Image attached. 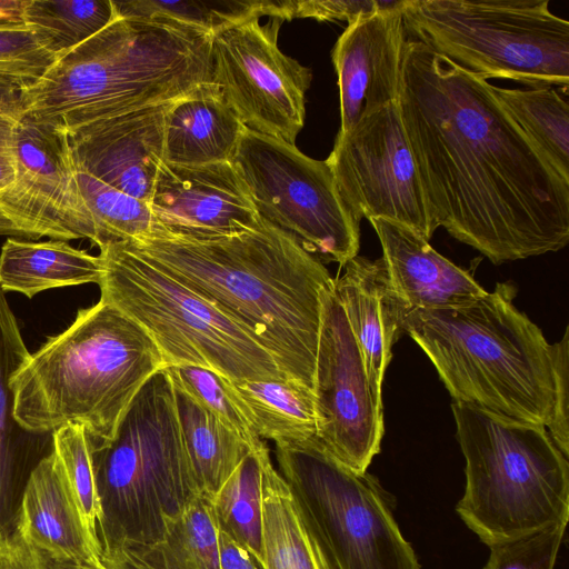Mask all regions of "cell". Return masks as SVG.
Instances as JSON below:
<instances>
[{
	"instance_id": "1",
	"label": "cell",
	"mask_w": 569,
	"mask_h": 569,
	"mask_svg": "<svg viewBox=\"0 0 569 569\" xmlns=\"http://www.w3.org/2000/svg\"><path fill=\"white\" fill-rule=\"evenodd\" d=\"M398 106L438 228L495 264L567 246L569 181L493 84L408 37Z\"/></svg>"
},
{
	"instance_id": "2",
	"label": "cell",
	"mask_w": 569,
	"mask_h": 569,
	"mask_svg": "<svg viewBox=\"0 0 569 569\" xmlns=\"http://www.w3.org/2000/svg\"><path fill=\"white\" fill-rule=\"evenodd\" d=\"M126 243L218 305L288 380L313 391L322 295L333 278L295 236L260 217L229 236L190 237L154 226Z\"/></svg>"
},
{
	"instance_id": "3",
	"label": "cell",
	"mask_w": 569,
	"mask_h": 569,
	"mask_svg": "<svg viewBox=\"0 0 569 569\" xmlns=\"http://www.w3.org/2000/svg\"><path fill=\"white\" fill-rule=\"evenodd\" d=\"M210 81L209 32L163 18L117 16L21 90L19 116L69 133L178 100Z\"/></svg>"
},
{
	"instance_id": "4",
	"label": "cell",
	"mask_w": 569,
	"mask_h": 569,
	"mask_svg": "<svg viewBox=\"0 0 569 569\" xmlns=\"http://www.w3.org/2000/svg\"><path fill=\"white\" fill-rule=\"evenodd\" d=\"M167 363L151 336L99 300L30 353L13 373V415L33 433L82 426L91 448L110 441L142 386Z\"/></svg>"
},
{
	"instance_id": "5",
	"label": "cell",
	"mask_w": 569,
	"mask_h": 569,
	"mask_svg": "<svg viewBox=\"0 0 569 569\" xmlns=\"http://www.w3.org/2000/svg\"><path fill=\"white\" fill-rule=\"evenodd\" d=\"M499 282L479 300L451 309L401 305L400 330L435 366L455 402L547 427L555 386L551 345Z\"/></svg>"
},
{
	"instance_id": "6",
	"label": "cell",
	"mask_w": 569,
	"mask_h": 569,
	"mask_svg": "<svg viewBox=\"0 0 569 569\" xmlns=\"http://www.w3.org/2000/svg\"><path fill=\"white\" fill-rule=\"evenodd\" d=\"M91 453L101 561L161 539L201 495L166 369L142 386L113 438Z\"/></svg>"
},
{
	"instance_id": "7",
	"label": "cell",
	"mask_w": 569,
	"mask_h": 569,
	"mask_svg": "<svg viewBox=\"0 0 569 569\" xmlns=\"http://www.w3.org/2000/svg\"><path fill=\"white\" fill-rule=\"evenodd\" d=\"M451 410L466 460L456 511L486 546L568 525V459L546 427L455 401Z\"/></svg>"
},
{
	"instance_id": "8",
	"label": "cell",
	"mask_w": 569,
	"mask_h": 569,
	"mask_svg": "<svg viewBox=\"0 0 569 569\" xmlns=\"http://www.w3.org/2000/svg\"><path fill=\"white\" fill-rule=\"evenodd\" d=\"M99 249L100 299L151 336L167 367L196 366L232 382L288 380L272 356L213 301L126 242Z\"/></svg>"
},
{
	"instance_id": "9",
	"label": "cell",
	"mask_w": 569,
	"mask_h": 569,
	"mask_svg": "<svg viewBox=\"0 0 569 569\" xmlns=\"http://www.w3.org/2000/svg\"><path fill=\"white\" fill-rule=\"evenodd\" d=\"M417 40L483 80L529 88L569 86V21L549 0H405Z\"/></svg>"
},
{
	"instance_id": "10",
	"label": "cell",
	"mask_w": 569,
	"mask_h": 569,
	"mask_svg": "<svg viewBox=\"0 0 569 569\" xmlns=\"http://www.w3.org/2000/svg\"><path fill=\"white\" fill-rule=\"evenodd\" d=\"M274 445L278 471L329 569H420L375 476L343 466L317 438Z\"/></svg>"
},
{
	"instance_id": "11",
	"label": "cell",
	"mask_w": 569,
	"mask_h": 569,
	"mask_svg": "<svg viewBox=\"0 0 569 569\" xmlns=\"http://www.w3.org/2000/svg\"><path fill=\"white\" fill-rule=\"evenodd\" d=\"M260 217L295 236L322 263L341 267L360 248V220L327 160L246 128L231 159Z\"/></svg>"
},
{
	"instance_id": "12",
	"label": "cell",
	"mask_w": 569,
	"mask_h": 569,
	"mask_svg": "<svg viewBox=\"0 0 569 569\" xmlns=\"http://www.w3.org/2000/svg\"><path fill=\"white\" fill-rule=\"evenodd\" d=\"M282 21L254 17L211 34L212 81L246 128L295 144L312 74L279 49Z\"/></svg>"
},
{
	"instance_id": "13",
	"label": "cell",
	"mask_w": 569,
	"mask_h": 569,
	"mask_svg": "<svg viewBox=\"0 0 569 569\" xmlns=\"http://www.w3.org/2000/svg\"><path fill=\"white\" fill-rule=\"evenodd\" d=\"M338 190L361 221L403 224L429 241L438 226L427 202L398 101L337 133L326 159Z\"/></svg>"
},
{
	"instance_id": "14",
	"label": "cell",
	"mask_w": 569,
	"mask_h": 569,
	"mask_svg": "<svg viewBox=\"0 0 569 569\" xmlns=\"http://www.w3.org/2000/svg\"><path fill=\"white\" fill-rule=\"evenodd\" d=\"M313 393L318 441L343 466L366 472L383 437L382 398L333 288L322 295Z\"/></svg>"
},
{
	"instance_id": "15",
	"label": "cell",
	"mask_w": 569,
	"mask_h": 569,
	"mask_svg": "<svg viewBox=\"0 0 569 569\" xmlns=\"http://www.w3.org/2000/svg\"><path fill=\"white\" fill-rule=\"evenodd\" d=\"M13 139L17 174L13 184L0 193V234L92 242L67 134L19 116Z\"/></svg>"
},
{
	"instance_id": "16",
	"label": "cell",
	"mask_w": 569,
	"mask_h": 569,
	"mask_svg": "<svg viewBox=\"0 0 569 569\" xmlns=\"http://www.w3.org/2000/svg\"><path fill=\"white\" fill-rule=\"evenodd\" d=\"M149 206L154 226L190 237L242 232L260 219L249 189L231 161L200 166L163 161Z\"/></svg>"
},
{
	"instance_id": "17",
	"label": "cell",
	"mask_w": 569,
	"mask_h": 569,
	"mask_svg": "<svg viewBox=\"0 0 569 569\" xmlns=\"http://www.w3.org/2000/svg\"><path fill=\"white\" fill-rule=\"evenodd\" d=\"M401 4L360 16L331 51L340 100V129L347 132L375 111L399 100L408 34Z\"/></svg>"
},
{
	"instance_id": "18",
	"label": "cell",
	"mask_w": 569,
	"mask_h": 569,
	"mask_svg": "<svg viewBox=\"0 0 569 569\" xmlns=\"http://www.w3.org/2000/svg\"><path fill=\"white\" fill-rule=\"evenodd\" d=\"M173 101L101 119L66 133L76 167L149 203L164 161L166 117Z\"/></svg>"
},
{
	"instance_id": "19",
	"label": "cell",
	"mask_w": 569,
	"mask_h": 569,
	"mask_svg": "<svg viewBox=\"0 0 569 569\" xmlns=\"http://www.w3.org/2000/svg\"><path fill=\"white\" fill-rule=\"evenodd\" d=\"M369 222L382 248L390 287L405 308H458L488 292L469 272L437 252L412 229L385 219Z\"/></svg>"
},
{
	"instance_id": "20",
	"label": "cell",
	"mask_w": 569,
	"mask_h": 569,
	"mask_svg": "<svg viewBox=\"0 0 569 569\" xmlns=\"http://www.w3.org/2000/svg\"><path fill=\"white\" fill-rule=\"evenodd\" d=\"M48 561H101L61 465L51 450L31 471L22 492L17 529Z\"/></svg>"
},
{
	"instance_id": "21",
	"label": "cell",
	"mask_w": 569,
	"mask_h": 569,
	"mask_svg": "<svg viewBox=\"0 0 569 569\" xmlns=\"http://www.w3.org/2000/svg\"><path fill=\"white\" fill-rule=\"evenodd\" d=\"M29 355L6 292L0 287V538L16 531L28 478L52 450V433L30 432L13 415L10 380Z\"/></svg>"
},
{
	"instance_id": "22",
	"label": "cell",
	"mask_w": 569,
	"mask_h": 569,
	"mask_svg": "<svg viewBox=\"0 0 569 569\" xmlns=\"http://www.w3.org/2000/svg\"><path fill=\"white\" fill-rule=\"evenodd\" d=\"M342 268L343 273L333 278L335 293L360 349L372 389L382 398L392 346L401 333V303L390 287L382 257L371 260L357 254Z\"/></svg>"
},
{
	"instance_id": "23",
	"label": "cell",
	"mask_w": 569,
	"mask_h": 569,
	"mask_svg": "<svg viewBox=\"0 0 569 569\" xmlns=\"http://www.w3.org/2000/svg\"><path fill=\"white\" fill-rule=\"evenodd\" d=\"M244 129L220 88L204 82L171 103L164 161L182 166L231 161Z\"/></svg>"
},
{
	"instance_id": "24",
	"label": "cell",
	"mask_w": 569,
	"mask_h": 569,
	"mask_svg": "<svg viewBox=\"0 0 569 569\" xmlns=\"http://www.w3.org/2000/svg\"><path fill=\"white\" fill-rule=\"evenodd\" d=\"M99 256L63 240L30 241L8 238L0 251V287L32 298L49 289L98 283Z\"/></svg>"
},
{
	"instance_id": "25",
	"label": "cell",
	"mask_w": 569,
	"mask_h": 569,
	"mask_svg": "<svg viewBox=\"0 0 569 569\" xmlns=\"http://www.w3.org/2000/svg\"><path fill=\"white\" fill-rule=\"evenodd\" d=\"M101 562L110 569H221L211 500L200 495L161 539L126 548Z\"/></svg>"
},
{
	"instance_id": "26",
	"label": "cell",
	"mask_w": 569,
	"mask_h": 569,
	"mask_svg": "<svg viewBox=\"0 0 569 569\" xmlns=\"http://www.w3.org/2000/svg\"><path fill=\"white\" fill-rule=\"evenodd\" d=\"M263 569H329L290 487L271 461L262 458Z\"/></svg>"
},
{
	"instance_id": "27",
	"label": "cell",
	"mask_w": 569,
	"mask_h": 569,
	"mask_svg": "<svg viewBox=\"0 0 569 569\" xmlns=\"http://www.w3.org/2000/svg\"><path fill=\"white\" fill-rule=\"evenodd\" d=\"M180 428L202 496L211 499L253 449L233 430L176 387Z\"/></svg>"
},
{
	"instance_id": "28",
	"label": "cell",
	"mask_w": 569,
	"mask_h": 569,
	"mask_svg": "<svg viewBox=\"0 0 569 569\" xmlns=\"http://www.w3.org/2000/svg\"><path fill=\"white\" fill-rule=\"evenodd\" d=\"M232 383L260 439L284 443L317 438L318 418L312 390L291 380Z\"/></svg>"
},
{
	"instance_id": "29",
	"label": "cell",
	"mask_w": 569,
	"mask_h": 569,
	"mask_svg": "<svg viewBox=\"0 0 569 569\" xmlns=\"http://www.w3.org/2000/svg\"><path fill=\"white\" fill-rule=\"evenodd\" d=\"M493 91L510 117L550 166L569 181V106L561 93L549 88Z\"/></svg>"
},
{
	"instance_id": "30",
	"label": "cell",
	"mask_w": 569,
	"mask_h": 569,
	"mask_svg": "<svg viewBox=\"0 0 569 569\" xmlns=\"http://www.w3.org/2000/svg\"><path fill=\"white\" fill-rule=\"evenodd\" d=\"M264 443L252 450L210 499L219 528L244 547L263 569L262 458Z\"/></svg>"
},
{
	"instance_id": "31",
	"label": "cell",
	"mask_w": 569,
	"mask_h": 569,
	"mask_svg": "<svg viewBox=\"0 0 569 569\" xmlns=\"http://www.w3.org/2000/svg\"><path fill=\"white\" fill-rule=\"evenodd\" d=\"M112 4L118 17L163 18L210 34L254 17L290 20V0H112Z\"/></svg>"
},
{
	"instance_id": "32",
	"label": "cell",
	"mask_w": 569,
	"mask_h": 569,
	"mask_svg": "<svg viewBox=\"0 0 569 569\" xmlns=\"http://www.w3.org/2000/svg\"><path fill=\"white\" fill-rule=\"evenodd\" d=\"M117 17L112 0H27L23 22L56 59Z\"/></svg>"
},
{
	"instance_id": "33",
	"label": "cell",
	"mask_w": 569,
	"mask_h": 569,
	"mask_svg": "<svg viewBox=\"0 0 569 569\" xmlns=\"http://www.w3.org/2000/svg\"><path fill=\"white\" fill-rule=\"evenodd\" d=\"M77 168V167H76ZM77 181L99 248L149 234L154 224L148 202L133 198L77 168Z\"/></svg>"
},
{
	"instance_id": "34",
	"label": "cell",
	"mask_w": 569,
	"mask_h": 569,
	"mask_svg": "<svg viewBox=\"0 0 569 569\" xmlns=\"http://www.w3.org/2000/svg\"><path fill=\"white\" fill-rule=\"evenodd\" d=\"M166 370L176 387L239 435L251 449H259L266 443L257 435L232 381L196 366H169Z\"/></svg>"
},
{
	"instance_id": "35",
	"label": "cell",
	"mask_w": 569,
	"mask_h": 569,
	"mask_svg": "<svg viewBox=\"0 0 569 569\" xmlns=\"http://www.w3.org/2000/svg\"><path fill=\"white\" fill-rule=\"evenodd\" d=\"M52 451L56 453L74 495L86 527L99 546L97 526L100 518V505L91 445L84 428L79 425H68L57 429L52 432Z\"/></svg>"
},
{
	"instance_id": "36",
	"label": "cell",
	"mask_w": 569,
	"mask_h": 569,
	"mask_svg": "<svg viewBox=\"0 0 569 569\" xmlns=\"http://www.w3.org/2000/svg\"><path fill=\"white\" fill-rule=\"evenodd\" d=\"M54 61L24 22H0V80L22 90L37 82Z\"/></svg>"
},
{
	"instance_id": "37",
	"label": "cell",
	"mask_w": 569,
	"mask_h": 569,
	"mask_svg": "<svg viewBox=\"0 0 569 569\" xmlns=\"http://www.w3.org/2000/svg\"><path fill=\"white\" fill-rule=\"evenodd\" d=\"M566 528L558 525L515 541L491 546L482 569H555Z\"/></svg>"
},
{
	"instance_id": "38",
	"label": "cell",
	"mask_w": 569,
	"mask_h": 569,
	"mask_svg": "<svg viewBox=\"0 0 569 569\" xmlns=\"http://www.w3.org/2000/svg\"><path fill=\"white\" fill-rule=\"evenodd\" d=\"M555 386L550 421L546 427L551 440L562 455L569 456V328L560 341L551 345Z\"/></svg>"
},
{
	"instance_id": "39",
	"label": "cell",
	"mask_w": 569,
	"mask_h": 569,
	"mask_svg": "<svg viewBox=\"0 0 569 569\" xmlns=\"http://www.w3.org/2000/svg\"><path fill=\"white\" fill-rule=\"evenodd\" d=\"M402 0H291V19L353 22L360 16L400 6Z\"/></svg>"
},
{
	"instance_id": "40",
	"label": "cell",
	"mask_w": 569,
	"mask_h": 569,
	"mask_svg": "<svg viewBox=\"0 0 569 569\" xmlns=\"http://www.w3.org/2000/svg\"><path fill=\"white\" fill-rule=\"evenodd\" d=\"M0 569H49L46 557L18 530L0 538Z\"/></svg>"
},
{
	"instance_id": "41",
	"label": "cell",
	"mask_w": 569,
	"mask_h": 569,
	"mask_svg": "<svg viewBox=\"0 0 569 569\" xmlns=\"http://www.w3.org/2000/svg\"><path fill=\"white\" fill-rule=\"evenodd\" d=\"M18 117L0 114V193L9 189L16 180L13 124Z\"/></svg>"
},
{
	"instance_id": "42",
	"label": "cell",
	"mask_w": 569,
	"mask_h": 569,
	"mask_svg": "<svg viewBox=\"0 0 569 569\" xmlns=\"http://www.w3.org/2000/svg\"><path fill=\"white\" fill-rule=\"evenodd\" d=\"M219 555L221 569H261L252 555L220 528Z\"/></svg>"
},
{
	"instance_id": "43",
	"label": "cell",
	"mask_w": 569,
	"mask_h": 569,
	"mask_svg": "<svg viewBox=\"0 0 569 569\" xmlns=\"http://www.w3.org/2000/svg\"><path fill=\"white\" fill-rule=\"evenodd\" d=\"M20 92L21 89L19 87L0 80V114L19 116Z\"/></svg>"
},
{
	"instance_id": "44",
	"label": "cell",
	"mask_w": 569,
	"mask_h": 569,
	"mask_svg": "<svg viewBox=\"0 0 569 569\" xmlns=\"http://www.w3.org/2000/svg\"><path fill=\"white\" fill-rule=\"evenodd\" d=\"M27 0H0V22H23Z\"/></svg>"
},
{
	"instance_id": "45",
	"label": "cell",
	"mask_w": 569,
	"mask_h": 569,
	"mask_svg": "<svg viewBox=\"0 0 569 569\" xmlns=\"http://www.w3.org/2000/svg\"><path fill=\"white\" fill-rule=\"evenodd\" d=\"M72 569H110L107 566H104L101 561L91 563V565H82V566H76L71 565Z\"/></svg>"
},
{
	"instance_id": "46",
	"label": "cell",
	"mask_w": 569,
	"mask_h": 569,
	"mask_svg": "<svg viewBox=\"0 0 569 569\" xmlns=\"http://www.w3.org/2000/svg\"><path fill=\"white\" fill-rule=\"evenodd\" d=\"M49 569H72L71 565L68 563H54L48 562Z\"/></svg>"
}]
</instances>
